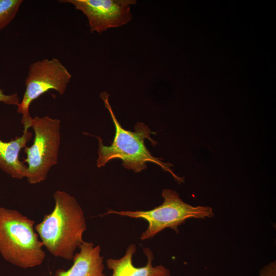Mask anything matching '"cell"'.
I'll return each instance as SVG.
<instances>
[{
	"instance_id": "cell-2",
	"label": "cell",
	"mask_w": 276,
	"mask_h": 276,
	"mask_svg": "<svg viewBox=\"0 0 276 276\" xmlns=\"http://www.w3.org/2000/svg\"><path fill=\"white\" fill-rule=\"evenodd\" d=\"M105 107L108 109L115 127V135L111 144L105 146L101 137H97L99 140V157L97 160L98 168L104 166L112 159H120L122 165L126 169L134 172H139L147 168V163H152L159 166L164 170L169 172L178 182H183L182 178L177 176L170 168L171 164L162 161L161 158L153 156L145 145V140L148 139L152 145L157 142L151 137L153 133L142 122L135 125L134 131L123 128L118 121L108 101L109 94L106 91L100 94Z\"/></svg>"
},
{
	"instance_id": "cell-11",
	"label": "cell",
	"mask_w": 276,
	"mask_h": 276,
	"mask_svg": "<svg viewBox=\"0 0 276 276\" xmlns=\"http://www.w3.org/2000/svg\"><path fill=\"white\" fill-rule=\"evenodd\" d=\"M22 2V0H0V30L14 19Z\"/></svg>"
},
{
	"instance_id": "cell-6",
	"label": "cell",
	"mask_w": 276,
	"mask_h": 276,
	"mask_svg": "<svg viewBox=\"0 0 276 276\" xmlns=\"http://www.w3.org/2000/svg\"><path fill=\"white\" fill-rule=\"evenodd\" d=\"M72 77L71 74L57 59H44L30 64L25 80L26 90L17 111L22 114L24 128L32 126L33 118L29 113L32 101L50 89L63 95Z\"/></svg>"
},
{
	"instance_id": "cell-10",
	"label": "cell",
	"mask_w": 276,
	"mask_h": 276,
	"mask_svg": "<svg viewBox=\"0 0 276 276\" xmlns=\"http://www.w3.org/2000/svg\"><path fill=\"white\" fill-rule=\"evenodd\" d=\"M28 129L25 127L21 136L10 142L0 140V169L12 178L21 179L26 176L27 167L19 160V154L32 136Z\"/></svg>"
},
{
	"instance_id": "cell-8",
	"label": "cell",
	"mask_w": 276,
	"mask_h": 276,
	"mask_svg": "<svg viewBox=\"0 0 276 276\" xmlns=\"http://www.w3.org/2000/svg\"><path fill=\"white\" fill-rule=\"evenodd\" d=\"M136 250L134 244L129 245L125 254L118 259L107 260V266L112 271L110 275L104 276H171L170 271L162 265L153 266L154 256L148 248L143 249L147 257V264L142 267H136L132 263V257Z\"/></svg>"
},
{
	"instance_id": "cell-5",
	"label": "cell",
	"mask_w": 276,
	"mask_h": 276,
	"mask_svg": "<svg viewBox=\"0 0 276 276\" xmlns=\"http://www.w3.org/2000/svg\"><path fill=\"white\" fill-rule=\"evenodd\" d=\"M60 120L48 116L33 118V144L26 147L28 164L25 177L30 184L44 181L51 167L57 163L60 143Z\"/></svg>"
},
{
	"instance_id": "cell-3",
	"label": "cell",
	"mask_w": 276,
	"mask_h": 276,
	"mask_svg": "<svg viewBox=\"0 0 276 276\" xmlns=\"http://www.w3.org/2000/svg\"><path fill=\"white\" fill-rule=\"evenodd\" d=\"M34 224L16 210L0 208V254L5 260L22 268L43 263L45 253Z\"/></svg>"
},
{
	"instance_id": "cell-7",
	"label": "cell",
	"mask_w": 276,
	"mask_h": 276,
	"mask_svg": "<svg viewBox=\"0 0 276 276\" xmlns=\"http://www.w3.org/2000/svg\"><path fill=\"white\" fill-rule=\"evenodd\" d=\"M60 3L73 4L88 20L91 32L99 34L107 29L127 24L132 18L130 6L135 0H63Z\"/></svg>"
},
{
	"instance_id": "cell-9",
	"label": "cell",
	"mask_w": 276,
	"mask_h": 276,
	"mask_svg": "<svg viewBox=\"0 0 276 276\" xmlns=\"http://www.w3.org/2000/svg\"><path fill=\"white\" fill-rule=\"evenodd\" d=\"M79 248L80 251L74 255L72 266L66 270L58 269L55 276H104L100 246L83 241Z\"/></svg>"
},
{
	"instance_id": "cell-1",
	"label": "cell",
	"mask_w": 276,
	"mask_h": 276,
	"mask_svg": "<svg viewBox=\"0 0 276 276\" xmlns=\"http://www.w3.org/2000/svg\"><path fill=\"white\" fill-rule=\"evenodd\" d=\"M53 197L54 209L35 229L52 255L71 260L83 242V233L87 228L83 211L75 197L65 191H57Z\"/></svg>"
},
{
	"instance_id": "cell-12",
	"label": "cell",
	"mask_w": 276,
	"mask_h": 276,
	"mask_svg": "<svg viewBox=\"0 0 276 276\" xmlns=\"http://www.w3.org/2000/svg\"><path fill=\"white\" fill-rule=\"evenodd\" d=\"M0 102L8 105L18 106L20 102L17 93L12 95H6L0 87Z\"/></svg>"
},
{
	"instance_id": "cell-4",
	"label": "cell",
	"mask_w": 276,
	"mask_h": 276,
	"mask_svg": "<svg viewBox=\"0 0 276 276\" xmlns=\"http://www.w3.org/2000/svg\"><path fill=\"white\" fill-rule=\"evenodd\" d=\"M163 202L148 211H115L108 210L104 215L117 214L135 218H142L148 222L147 229L142 233L141 240L150 239L166 228L179 232L178 227L190 218L205 219L214 216L213 208L209 206L191 205L184 202L175 191L166 189L162 194Z\"/></svg>"
},
{
	"instance_id": "cell-13",
	"label": "cell",
	"mask_w": 276,
	"mask_h": 276,
	"mask_svg": "<svg viewBox=\"0 0 276 276\" xmlns=\"http://www.w3.org/2000/svg\"><path fill=\"white\" fill-rule=\"evenodd\" d=\"M259 276H276V262L272 261L264 266L260 270Z\"/></svg>"
}]
</instances>
